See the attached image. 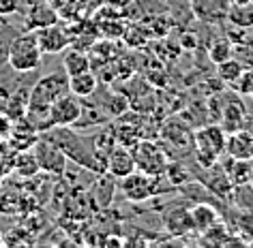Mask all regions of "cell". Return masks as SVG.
<instances>
[{
	"label": "cell",
	"instance_id": "6da1fadb",
	"mask_svg": "<svg viewBox=\"0 0 253 248\" xmlns=\"http://www.w3.org/2000/svg\"><path fill=\"white\" fill-rule=\"evenodd\" d=\"M67 92H69V77L65 71L49 73L45 77H41L28 90V111L24 118L28 122H33L39 133H43V124H45L49 107Z\"/></svg>",
	"mask_w": 253,
	"mask_h": 248
},
{
	"label": "cell",
	"instance_id": "7a4b0ae2",
	"mask_svg": "<svg viewBox=\"0 0 253 248\" xmlns=\"http://www.w3.org/2000/svg\"><path fill=\"white\" fill-rule=\"evenodd\" d=\"M43 133H45L43 137H47L49 142H54L58 145L67 154V158H73L78 165H82V167H86L90 171H97L99 176L105 171V163L94 154L92 148H88L84 143V139H80L78 133L71 131V126H54V129H47Z\"/></svg>",
	"mask_w": 253,
	"mask_h": 248
},
{
	"label": "cell",
	"instance_id": "3957f363",
	"mask_svg": "<svg viewBox=\"0 0 253 248\" xmlns=\"http://www.w3.org/2000/svg\"><path fill=\"white\" fill-rule=\"evenodd\" d=\"M41 58H43V49L39 45V41H37L35 30L15 36V39L9 43L7 62L17 73H30V71H35V69H39Z\"/></svg>",
	"mask_w": 253,
	"mask_h": 248
},
{
	"label": "cell",
	"instance_id": "277c9868",
	"mask_svg": "<svg viewBox=\"0 0 253 248\" xmlns=\"http://www.w3.org/2000/svg\"><path fill=\"white\" fill-rule=\"evenodd\" d=\"M225 139L227 133L221 129V124H211L193 133V150L198 165L211 167L219 161V156L225 152Z\"/></svg>",
	"mask_w": 253,
	"mask_h": 248
},
{
	"label": "cell",
	"instance_id": "5b68a950",
	"mask_svg": "<svg viewBox=\"0 0 253 248\" xmlns=\"http://www.w3.org/2000/svg\"><path fill=\"white\" fill-rule=\"evenodd\" d=\"M133 158H135V169L137 171H144L148 176H155V177H163L166 176V169H168V152L166 148H161L157 142H150V139H140L133 148Z\"/></svg>",
	"mask_w": 253,
	"mask_h": 248
},
{
	"label": "cell",
	"instance_id": "8992f818",
	"mask_svg": "<svg viewBox=\"0 0 253 248\" xmlns=\"http://www.w3.org/2000/svg\"><path fill=\"white\" fill-rule=\"evenodd\" d=\"M82 111H84V103H82L80 97H75L71 92L62 94V97L49 107L43 131L54 129V126H73L80 120Z\"/></svg>",
	"mask_w": 253,
	"mask_h": 248
},
{
	"label": "cell",
	"instance_id": "52a82bcc",
	"mask_svg": "<svg viewBox=\"0 0 253 248\" xmlns=\"http://www.w3.org/2000/svg\"><path fill=\"white\" fill-rule=\"evenodd\" d=\"M159 180L161 177L148 176V174H144V171L135 169V171H131L129 176L120 177V190H123L126 201L142 203L159 193Z\"/></svg>",
	"mask_w": 253,
	"mask_h": 248
},
{
	"label": "cell",
	"instance_id": "ba28073f",
	"mask_svg": "<svg viewBox=\"0 0 253 248\" xmlns=\"http://www.w3.org/2000/svg\"><path fill=\"white\" fill-rule=\"evenodd\" d=\"M33 154L37 158V163H39L41 171H47V174L58 176V174H62V171L67 169V154L54 142H49L47 137L37 139L35 148H33Z\"/></svg>",
	"mask_w": 253,
	"mask_h": 248
},
{
	"label": "cell",
	"instance_id": "9c48e42d",
	"mask_svg": "<svg viewBox=\"0 0 253 248\" xmlns=\"http://www.w3.org/2000/svg\"><path fill=\"white\" fill-rule=\"evenodd\" d=\"M37 41L43 49V54H60L62 49H67L71 45V35H69V28L60 26L58 22L52 24V26H43L35 30Z\"/></svg>",
	"mask_w": 253,
	"mask_h": 248
},
{
	"label": "cell",
	"instance_id": "30bf717a",
	"mask_svg": "<svg viewBox=\"0 0 253 248\" xmlns=\"http://www.w3.org/2000/svg\"><path fill=\"white\" fill-rule=\"evenodd\" d=\"M105 171L116 177V180L129 176L131 171H135V158H133L131 148H126V145L118 143V142L114 143L112 150L107 152V156H105Z\"/></svg>",
	"mask_w": 253,
	"mask_h": 248
},
{
	"label": "cell",
	"instance_id": "8fae6325",
	"mask_svg": "<svg viewBox=\"0 0 253 248\" xmlns=\"http://www.w3.org/2000/svg\"><path fill=\"white\" fill-rule=\"evenodd\" d=\"M198 182L204 188H208L212 195L221 197V199H230L232 195V182L227 177L223 165H211V167H204V171L198 174Z\"/></svg>",
	"mask_w": 253,
	"mask_h": 248
},
{
	"label": "cell",
	"instance_id": "7c38bea8",
	"mask_svg": "<svg viewBox=\"0 0 253 248\" xmlns=\"http://www.w3.org/2000/svg\"><path fill=\"white\" fill-rule=\"evenodd\" d=\"M163 227L169 235H187L193 231V222H191V212L189 208L174 206L168 212H163Z\"/></svg>",
	"mask_w": 253,
	"mask_h": 248
},
{
	"label": "cell",
	"instance_id": "4fadbf2b",
	"mask_svg": "<svg viewBox=\"0 0 253 248\" xmlns=\"http://www.w3.org/2000/svg\"><path fill=\"white\" fill-rule=\"evenodd\" d=\"M195 15L202 22H225L227 9H230L232 0H191Z\"/></svg>",
	"mask_w": 253,
	"mask_h": 248
},
{
	"label": "cell",
	"instance_id": "5bb4252c",
	"mask_svg": "<svg viewBox=\"0 0 253 248\" xmlns=\"http://www.w3.org/2000/svg\"><path fill=\"white\" fill-rule=\"evenodd\" d=\"M60 22V15L47 0H39L35 2L33 7L28 9V15H26V24H28V30H37V28H43V26H52V24Z\"/></svg>",
	"mask_w": 253,
	"mask_h": 248
},
{
	"label": "cell",
	"instance_id": "9a60e30c",
	"mask_svg": "<svg viewBox=\"0 0 253 248\" xmlns=\"http://www.w3.org/2000/svg\"><path fill=\"white\" fill-rule=\"evenodd\" d=\"M225 152H227V156H232V158H251L253 135L245 129L230 133L225 139Z\"/></svg>",
	"mask_w": 253,
	"mask_h": 248
},
{
	"label": "cell",
	"instance_id": "2e32d148",
	"mask_svg": "<svg viewBox=\"0 0 253 248\" xmlns=\"http://www.w3.org/2000/svg\"><path fill=\"white\" fill-rule=\"evenodd\" d=\"M97 88H99V77H97V73H92V69L69 77V92L75 94V97H80L82 101L92 99L94 92H97Z\"/></svg>",
	"mask_w": 253,
	"mask_h": 248
},
{
	"label": "cell",
	"instance_id": "e0dca14e",
	"mask_svg": "<svg viewBox=\"0 0 253 248\" xmlns=\"http://www.w3.org/2000/svg\"><path fill=\"white\" fill-rule=\"evenodd\" d=\"M225 22H230L234 28L251 30L253 28V0H245V2H232L227 9Z\"/></svg>",
	"mask_w": 253,
	"mask_h": 248
},
{
	"label": "cell",
	"instance_id": "ac0fdd59",
	"mask_svg": "<svg viewBox=\"0 0 253 248\" xmlns=\"http://www.w3.org/2000/svg\"><path fill=\"white\" fill-rule=\"evenodd\" d=\"M227 227L243 244H253V210H238V212H234V218L230 220Z\"/></svg>",
	"mask_w": 253,
	"mask_h": 248
},
{
	"label": "cell",
	"instance_id": "d6986e66",
	"mask_svg": "<svg viewBox=\"0 0 253 248\" xmlns=\"http://www.w3.org/2000/svg\"><path fill=\"white\" fill-rule=\"evenodd\" d=\"M245 107L243 103H240L238 99H232L230 103L225 105V109L221 111V129H223L225 133H234V131H238V129H243L245 126Z\"/></svg>",
	"mask_w": 253,
	"mask_h": 248
},
{
	"label": "cell",
	"instance_id": "ffe728a7",
	"mask_svg": "<svg viewBox=\"0 0 253 248\" xmlns=\"http://www.w3.org/2000/svg\"><path fill=\"white\" fill-rule=\"evenodd\" d=\"M191 212V222H193V231L195 233H204L206 229H211L214 222H219V212L208 203H195L193 208H189Z\"/></svg>",
	"mask_w": 253,
	"mask_h": 248
},
{
	"label": "cell",
	"instance_id": "44dd1931",
	"mask_svg": "<svg viewBox=\"0 0 253 248\" xmlns=\"http://www.w3.org/2000/svg\"><path fill=\"white\" fill-rule=\"evenodd\" d=\"M251 167H253L251 158H232V156H227V161L223 163V169H225L227 177H230L232 186H238V184L249 182Z\"/></svg>",
	"mask_w": 253,
	"mask_h": 248
},
{
	"label": "cell",
	"instance_id": "7402d4cb",
	"mask_svg": "<svg viewBox=\"0 0 253 248\" xmlns=\"http://www.w3.org/2000/svg\"><path fill=\"white\" fill-rule=\"evenodd\" d=\"M163 139L169 142L172 145H176V148H182V145H185L187 150L193 148V135L189 133L185 124L176 122V120H169V122L163 126Z\"/></svg>",
	"mask_w": 253,
	"mask_h": 248
},
{
	"label": "cell",
	"instance_id": "603a6c76",
	"mask_svg": "<svg viewBox=\"0 0 253 248\" xmlns=\"http://www.w3.org/2000/svg\"><path fill=\"white\" fill-rule=\"evenodd\" d=\"M62 71L67 73V77L90 71V58H88L84 52H80V49H71V52H67L65 58H62Z\"/></svg>",
	"mask_w": 253,
	"mask_h": 248
},
{
	"label": "cell",
	"instance_id": "cb8c5ba5",
	"mask_svg": "<svg viewBox=\"0 0 253 248\" xmlns=\"http://www.w3.org/2000/svg\"><path fill=\"white\" fill-rule=\"evenodd\" d=\"M116 177L114 176H110L107 171H103L101 174V177H99V182L94 184V199H97V203L99 206H110V201H112V197H114V190H116Z\"/></svg>",
	"mask_w": 253,
	"mask_h": 248
},
{
	"label": "cell",
	"instance_id": "d4e9b609",
	"mask_svg": "<svg viewBox=\"0 0 253 248\" xmlns=\"http://www.w3.org/2000/svg\"><path fill=\"white\" fill-rule=\"evenodd\" d=\"M28 111V90H17V92H11V99H9V105H7V116L13 120H22Z\"/></svg>",
	"mask_w": 253,
	"mask_h": 248
},
{
	"label": "cell",
	"instance_id": "484cf974",
	"mask_svg": "<svg viewBox=\"0 0 253 248\" xmlns=\"http://www.w3.org/2000/svg\"><path fill=\"white\" fill-rule=\"evenodd\" d=\"M217 71H219V79L221 81H225V84L234 86L238 81L240 75H243L245 65L238 58H234V56H232L230 60H225V62H221V65H217Z\"/></svg>",
	"mask_w": 253,
	"mask_h": 248
},
{
	"label": "cell",
	"instance_id": "4316f807",
	"mask_svg": "<svg viewBox=\"0 0 253 248\" xmlns=\"http://www.w3.org/2000/svg\"><path fill=\"white\" fill-rule=\"evenodd\" d=\"M230 199L234 201V206L238 210H253V186L249 182L247 184H238L232 188Z\"/></svg>",
	"mask_w": 253,
	"mask_h": 248
},
{
	"label": "cell",
	"instance_id": "83f0119b",
	"mask_svg": "<svg viewBox=\"0 0 253 248\" xmlns=\"http://www.w3.org/2000/svg\"><path fill=\"white\" fill-rule=\"evenodd\" d=\"M15 171L20 176H24V177H30V176H35L37 171H39V163H37L33 152L20 150V154L15 156Z\"/></svg>",
	"mask_w": 253,
	"mask_h": 248
},
{
	"label": "cell",
	"instance_id": "f1b7e54d",
	"mask_svg": "<svg viewBox=\"0 0 253 248\" xmlns=\"http://www.w3.org/2000/svg\"><path fill=\"white\" fill-rule=\"evenodd\" d=\"M47 2L58 11V15L67 17V20H73V17L80 15V9L84 7L86 0H47Z\"/></svg>",
	"mask_w": 253,
	"mask_h": 248
},
{
	"label": "cell",
	"instance_id": "f546056e",
	"mask_svg": "<svg viewBox=\"0 0 253 248\" xmlns=\"http://www.w3.org/2000/svg\"><path fill=\"white\" fill-rule=\"evenodd\" d=\"M208 54H211V60L214 65H221V62L230 60L234 56V47H232V41L230 39H219L214 41L211 49H208Z\"/></svg>",
	"mask_w": 253,
	"mask_h": 248
},
{
	"label": "cell",
	"instance_id": "4dcf8cb0",
	"mask_svg": "<svg viewBox=\"0 0 253 248\" xmlns=\"http://www.w3.org/2000/svg\"><path fill=\"white\" fill-rule=\"evenodd\" d=\"M123 36H125V41H126V45L129 47H140V45H144V43L148 41L146 28L140 26V24H131V26H126Z\"/></svg>",
	"mask_w": 253,
	"mask_h": 248
},
{
	"label": "cell",
	"instance_id": "1f68e13d",
	"mask_svg": "<svg viewBox=\"0 0 253 248\" xmlns=\"http://www.w3.org/2000/svg\"><path fill=\"white\" fill-rule=\"evenodd\" d=\"M236 49H234V58H238L245 65V69H253V39H243V43H236Z\"/></svg>",
	"mask_w": 253,
	"mask_h": 248
},
{
	"label": "cell",
	"instance_id": "d6a6232c",
	"mask_svg": "<svg viewBox=\"0 0 253 248\" xmlns=\"http://www.w3.org/2000/svg\"><path fill=\"white\" fill-rule=\"evenodd\" d=\"M238 94H245V97L253 99V69H245L243 75L238 77V81L232 86Z\"/></svg>",
	"mask_w": 253,
	"mask_h": 248
},
{
	"label": "cell",
	"instance_id": "836d02e7",
	"mask_svg": "<svg viewBox=\"0 0 253 248\" xmlns=\"http://www.w3.org/2000/svg\"><path fill=\"white\" fill-rule=\"evenodd\" d=\"M166 176H168V180H172V184H185L187 180H191L189 171L180 163H168Z\"/></svg>",
	"mask_w": 253,
	"mask_h": 248
},
{
	"label": "cell",
	"instance_id": "e575fe53",
	"mask_svg": "<svg viewBox=\"0 0 253 248\" xmlns=\"http://www.w3.org/2000/svg\"><path fill=\"white\" fill-rule=\"evenodd\" d=\"M9 99H11V92H9L4 86H0V113H4V111H7Z\"/></svg>",
	"mask_w": 253,
	"mask_h": 248
},
{
	"label": "cell",
	"instance_id": "d590c367",
	"mask_svg": "<svg viewBox=\"0 0 253 248\" xmlns=\"http://www.w3.org/2000/svg\"><path fill=\"white\" fill-rule=\"evenodd\" d=\"M17 9V0H0V13H13Z\"/></svg>",
	"mask_w": 253,
	"mask_h": 248
},
{
	"label": "cell",
	"instance_id": "8d00e7d4",
	"mask_svg": "<svg viewBox=\"0 0 253 248\" xmlns=\"http://www.w3.org/2000/svg\"><path fill=\"white\" fill-rule=\"evenodd\" d=\"M249 184L253 186V167H251V176H249Z\"/></svg>",
	"mask_w": 253,
	"mask_h": 248
},
{
	"label": "cell",
	"instance_id": "74e56055",
	"mask_svg": "<svg viewBox=\"0 0 253 248\" xmlns=\"http://www.w3.org/2000/svg\"><path fill=\"white\" fill-rule=\"evenodd\" d=\"M163 2H172V0H163Z\"/></svg>",
	"mask_w": 253,
	"mask_h": 248
},
{
	"label": "cell",
	"instance_id": "f35d334b",
	"mask_svg": "<svg viewBox=\"0 0 253 248\" xmlns=\"http://www.w3.org/2000/svg\"><path fill=\"white\" fill-rule=\"evenodd\" d=\"M251 161H253V152H251Z\"/></svg>",
	"mask_w": 253,
	"mask_h": 248
},
{
	"label": "cell",
	"instance_id": "ab89813d",
	"mask_svg": "<svg viewBox=\"0 0 253 248\" xmlns=\"http://www.w3.org/2000/svg\"><path fill=\"white\" fill-rule=\"evenodd\" d=\"M0 244H2V238H0Z\"/></svg>",
	"mask_w": 253,
	"mask_h": 248
}]
</instances>
